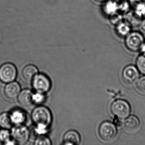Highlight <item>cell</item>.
<instances>
[{
    "label": "cell",
    "mask_w": 145,
    "mask_h": 145,
    "mask_svg": "<svg viewBox=\"0 0 145 145\" xmlns=\"http://www.w3.org/2000/svg\"><path fill=\"white\" fill-rule=\"evenodd\" d=\"M11 135L16 142L23 144L27 142L29 139V131L28 128L24 125H16L12 129Z\"/></svg>",
    "instance_id": "cell-7"
},
{
    "label": "cell",
    "mask_w": 145,
    "mask_h": 145,
    "mask_svg": "<svg viewBox=\"0 0 145 145\" xmlns=\"http://www.w3.org/2000/svg\"><path fill=\"white\" fill-rule=\"evenodd\" d=\"M17 70L15 65L6 63L0 67V80L4 83L13 82L17 77Z\"/></svg>",
    "instance_id": "cell-6"
},
{
    "label": "cell",
    "mask_w": 145,
    "mask_h": 145,
    "mask_svg": "<svg viewBox=\"0 0 145 145\" xmlns=\"http://www.w3.org/2000/svg\"><path fill=\"white\" fill-rule=\"evenodd\" d=\"M130 6L141 18H145V0H129Z\"/></svg>",
    "instance_id": "cell-13"
},
{
    "label": "cell",
    "mask_w": 145,
    "mask_h": 145,
    "mask_svg": "<svg viewBox=\"0 0 145 145\" xmlns=\"http://www.w3.org/2000/svg\"><path fill=\"white\" fill-rule=\"evenodd\" d=\"M13 123L10 114L3 113L0 114V126L3 129H10L12 126Z\"/></svg>",
    "instance_id": "cell-19"
},
{
    "label": "cell",
    "mask_w": 145,
    "mask_h": 145,
    "mask_svg": "<svg viewBox=\"0 0 145 145\" xmlns=\"http://www.w3.org/2000/svg\"><path fill=\"white\" fill-rule=\"evenodd\" d=\"M98 133L103 140L111 142L116 138L118 132L115 125L109 121H105L100 125Z\"/></svg>",
    "instance_id": "cell-3"
},
{
    "label": "cell",
    "mask_w": 145,
    "mask_h": 145,
    "mask_svg": "<svg viewBox=\"0 0 145 145\" xmlns=\"http://www.w3.org/2000/svg\"><path fill=\"white\" fill-rule=\"evenodd\" d=\"M140 51L142 52V54L145 55V42L144 43L142 46Z\"/></svg>",
    "instance_id": "cell-27"
},
{
    "label": "cell",
    "mask_w": 145,
    "mask_h": 145,
    "mask_svg": "<svg viewBox=\"0 0 145 145\" xmlns=\"http://www.w3.org/2000/svg\"><path fill=\"white\" fill-rule=\"evenodd\" d=\"M139 27L141 32L145 33V18L142 19Z\"/></svg>",
    "instance_id": "cell-26"
},
{
    "label": "cell",
    "mask_w": 145,
    "mask_h": 145,
    "mask_svg": "<svg viewBox=\"0 0 145 145\" xmlns=\"http://www.w3.org/2000/svg\"><path fill=\"white\" fill-rule=\"evenodd\" d=\"M33 100L34 104H41L44 102L45 97L43 93L37 92L33 94Z\"/></svg>",
    "instance_id": "cell-22"
},
{
    "label": "cell",
    "mask_w": 145,
    "mask_h": 145,
    "mask_svg": "<svg viewBox=\"0 0 145 145\" xmlns=\"http://www.w3.org/2000/svg\"><path fill=\"white\" fill-rule=\"evenodd\" d=\"M21 92V87L17 82L8 83L5 88V95L9 99L13 100L19 95Z\"/></svg>",
    "instance_id": "cell-10"
},
{
    "label": "cell",
    "mask_w": 145,
    "mask_h": 145,
    "mask_svg": "<svg viewBox=\"0 0 145 145\" xmlns=\"http://www.w3.org/2000/svg\"><path fill=\"white\" fill-rule=\"evenodd\" d=\"M96 2H98V3H103L106 1L107 0H94Z\"/></svg>",
    "instance_id": "cell-28"
},
{
    "label": "cell",
    "mask_w": 145,
    "mask_h": 145,
    "mask_svg": "<svg viewBox=\"0 0 145 145\" xmlns=\"http://www.w3.org/2000/svg\"><path fill=\"white\" fill-rule=\"evenodd\" d=\"M124 0H107L104 2L102 10L105 15L108 17L120 12V8Z\"/></svg>",
    "instance_id": "cell-9"
},
{
    "label": "cell",
    "mask_w": 145,
    "mask_h": 145,
    "mask_svg": "<svg viewBox=\"0 0 145 145\" xmlns=\"http://www.w3.org/2000/svg\"><path fill=\"white\" fill-rule=\"evenodd\" d=\"M38 73V70L36 67L32 65H27L23 70V76L26 80L30 81L33 80Z\"/></svg>",
    "instance_id": "cell-18"
},
{
    "label": "cell",
    "mask_w": 145,
    "mask_h": 145,
    "mask_svg": "<svg viewBox=\"0 0 145 145\" xmlns=\"http://www.w3.org/2000/svg\"><path fill=\"white\" fill-rule=\"evenodd\" d=\"M108 17H109V22L111 24L114 26H116L118 24L124 20V16L123 13L120 12L115 13Z\"/></svg>",
    "instance_id": "cell-20"
},
{
    "label": "cell",
    "mask_w": 145,
    "mask_h": 145,
    "mask_svg": "<svg viewBox=\"0 0 145 145\" xmlns=\"http://www.w3.org/2000/svg\"><path fill=\"white\" fill-rule=\"evenodd\" d=\"M139 77L137 68L132 65L126 67L123 70L122 78L125 84L131 85L136 83Z\"/></svg>",
    "instance_id": "cell-8"
},
{
    "label": "cell",
    "mask_w": 145,
    "mask_h": 145,
    "mask_svg": "<svg viewBox=\"0 0 145 145\" xmlns=\"http://www.w3.org/2000/svg\"><path fill=\"white\" fill-rule=\"evenodd\" d=\"M63 141L65 145H78L80 142V136L75 131H69L64 135Z\"/></svg>",
    "instance_id": "cell-15"
},
{
    "label": "cell",
    "mask_w": 145,
    "mask_h": 145,
    "mask_svg": "<svg viewBox=\"0 0 145 145\" xmlns=\"http://www.w3.org/2000/svg\"><path fill=\"white\" fill-rule=\"evenodd\" d=\"M112 113L119 119L123 120L127 118L131 111L130 106L126 101L118 100L114 101L111 106Z\"/></svg>",
    "instance_id": "cell-4"
},
{
    "label": "cell",
    "mask_w": 145,
    "mask_h": 145,
    "mask_svg": "<svg viewBox=\"0 0 145 145\" xmlns=\"http://www.w3.org/2000/svg\"><path fill=\"white\" fill-rule=\"evenodd\" d=\"M51 144V142L50 139L45 136L40 137L35 141V145H49Z\"/></svg>",
    "instance_id": "cell-24"
},
{
    "label": "cell",
    "mask_w": 145,
    "mask_h": 145,
    "mask_svg": "<svg viewBox=\"0 0 145 145\" xmlns=\"http://www.w3.org/2000/svg\"><path fill=\"white\" fill-rule=\"evenodd\" d=\"M32 118L37 125L48 128L52 121V115L49 108L44 106H39L33 111Z\"/></svg>",
    "instance_id": "cell-1"
},
{
    "label": "cell",
    "mask_w": 145,
    "mask_h": 145,
    "mask_svg": "<svg viewBox=\"0 0 145 145\" xmlns=\"http://www.w3.org/2000/svg\"><path fill=\"white\" fill-rule=\"evenodd\" d=\"M13 124L16 125H22L26 122L27 115L25 112L20 109H16L10 114Z\"/></svg>",
    "instance_id": "cell-17"
},
{
    "label": "cell",
    "mask_w": 145,
    "mask_h": 145,
    "mask_svg": "<svg viewBox=\"0 0 145 145\" xmlns=\"http://www.w3.org/2000/svg\"><path fill=\"white\" fill-rule=\"evenodd\" d=\"M125 44L128 50L132 52L140 51L145 42V37L142 32L131 31L125 37Z\"/></svg>",
    "instance_id": "cell-2"
},
{
    "label": "cell",
    "mask_w": 145,
    "mask_h": 145,
    "mask_svg": "<svg viewBox=\"0 0 145 145\" xmlns=\"http://www.w3.org/2000/svg\"><path fill=\"white\" fill-rule=\"evenodd\" d=\"M33 86L37 92L44 94L50 89L51 82L46 75L38 74L33 80Z\"/></svg>",
    "instance_id": "cell-5"
},
{
    "label": "cell",
    "mask_w": 145,
    "mask_h": 145,
    "mask_svg": "<svg viewBox=\"0 0 145 145\" xmlns=\"http://www.w3.org/2000/svg\"><path fill=\"white\" fill-rule=\"evenodd\" d=\"M33 93L30 90H23L18 96V102L22 106L29 108L34 104L33 96Z\"/></svg>",
    "instance_id": "cell-11"
},
{
    "label": "cell",
    "mask_w": 145,
    "mask_h": 145,
    "mask_svg": "<svg viewBox=\"0 0 145 145\" xmlns=\"http://www.w3.org/2000/svg\"><path fill=\"white\" fill-rule=\"evenodd\" d=\"M140 123L137 117L133 115L128 117L123 123V127L126 132L135 133L140 127Z\"/></svg>",
    "instance_id": "cell-12"
},
{
    "label": "cell",
    "mask_w": 145,
    "mask_h": 145,
    "mask_svg": "<svg viewBox=\"0 0 145 145\" xmlns=\"http://www.w3.org/2000/svg\"><path fill=\"white\" fill-rule=\"evenodd\" d=\"M115 27V32L120 37L125 38L131 31L132 27L124 20L118 24Z\"/></svg>",
    "instance_id": "cell-16"
},
{
    "label": "cell",
    "mask_w": 145,
    "mask_h": 145,
    "mask_svg": "<svg viewBox=\"0 0 145 145\" xmlns=\"http://www.w3.org/2000/svg\"><path fill=\"white\" fill-rule=\"evenodd\" d=\"M11 133L6 129L0 131V140L6 143L10 140Z\"/></svg>",
    "instance_id": "cell-23"
},
{
    "label": "cell",
    "mask_w": 145,
    "mask_h": 145,
    "mask_svg": "<svg viewBox=\"0 0 145 145\" xmlns=\"http://www.w3.org/2000/svg\"><path fill=\"white\" fill-rule=\"evenodd\" d=\"M137 66L139 71L142 74H145V55L142 54L137 57Z\"/></svg>",
    "instance_id": "cell-21"
},
{
    "label": "cell",
    "mask_w": 145,
    "mask_h": 145,
    "mask_svg": "<svg viewBox=\"0 0 145 145\" xmlns=\"http://www.w3.org/2000/svg\"><path fill=\"white\" fill-rule=\"evenodd\" d=\"M137 87L140 92L145 94V76L141 77L138 80Z\"/></svg>",
    "instance_id": "cell-25"
},
{
    "label": "cell",
    "mask_w": 145,
    "mask_h": 145,
    "mask_svg": "<svg viewBox=\"0 0 145 145\" xmlns=\"http://www.w3.org/2000/svg\"><path fill=\"white\" fill-rule=\"evenodd\" d=\"M142 19L137 16L133 10L128 11L124 15V20L132 28L139 27Z\"/></svg>",
    "instance_id": "cell-14"
}]
</instances>
